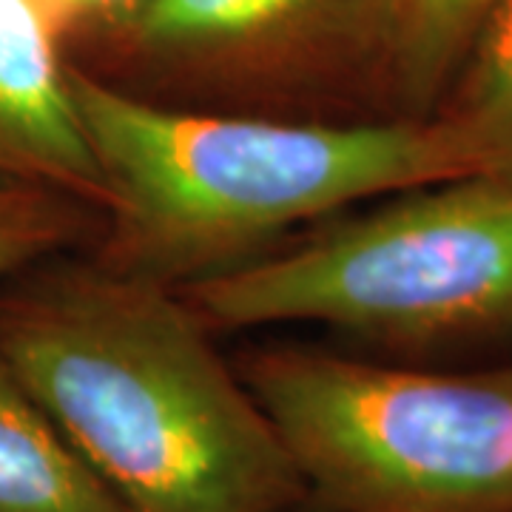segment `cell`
<instances>
[{"mask_svg":"<svg viewBox=\"0 0 512 512\" xmlns=\"http://www.w3.org/2000/svg\"><path fill=\"white\" fill-rule=\"evenodd\" d=\"M89 248L0 282V359L123 512L305 504L288 447L200 313Z\"/></svg>","mask_w":512,"mask_h":512,"instance_id":"cell-1","label":"cell"},{"mask_svg":"<svg viewBox=\"0 0 512 512\" xmlns=\"http://www.w3.org/2000/svg\"><path fill=\"white\" fill-rule=\"evenodd\" d=\"M72 92L109 194L89 251L174 291L271 254L299 228L476 174L436 114L313 120L191 109L123 92L74 63Z\"/></svg>","mask_w":512,"mask_h":512,"instance_id":"cell-2","label":"cell"},{"mask_svg":"<svg viewBox=\"0 0 512 512\" xmlns=\"http://www.w3.org/2000/svg\"><path fill=\"white\" fill-rule=\"evenodd\" d=\"M180 293L211 330L308 322L404 350L512 333V185L390 194Z\"/></svg>","mask_w":512,"mask_h":512,"instance_id":"cell-3","label":"cell"},{"mask_svg":"<svg viewBox=\"0 0 512 512\" xmlns=\"http://www.w3.org/2000/svg\"><path fill=\"white\" fill-rule=\"evenodd\" d=\"M237 370L325 512H512V365L447 373L271 345Z\"/></svg>","mask_w":512,"mask_h":512,"instance_id":"cell-4","label":"cell"},{"mask_svg":"<svg viewBox=\"0 0 512 512\" xmlns=\"http://www.w3.org/2000/svg\"><path fill=\"white\" fill-rule=\"evenodd\" d=\"M89 46L100 60L80 69L160 103L402 117L390 100L384 0H148Z\"/></svg>","mask_w":512,"mask_h":512,"instance_id":"cell-5","label":"cell"},{"mask_svg":"<svg viewBox=\"0 0 512 512\" xmlns=\"http://www.w3.org/2000/svg\"><path fill=\"white\" fill-rule=\"evenodd\" d=\"M0 183L66 194L100 217L109 202L43 0H0Z\"/></svg>","mask_w":512,"mask_h":512,"instance_id":"cell-6","label":"cell"},{"mask_svg":"<svg viewBox=\"0 0 512 512\" xmlns=\"http://www.w3.org/2000/svg\"><path fill=\"white\" fill-rule=\"evenodd\" d=\"M0 512H123L3 359Z\"/></svg>","mask_w":512,"mask_h":512,"instance_id":"cell-7","label":"cell"},{"mask_svg":"<svg viewBox=\"0 0 512 512\" xmlns=\"http://www.w3.org/2000/svg\"><path fill=\"white\" fill-rule=\"evenodd\" d=\"M495 0H384L390 100L402 117H430Z\"/></svg>","mask_w":512,"mask_h":512,"instance_id":"cell-8","label":"cell"},{"mask_svg":"<svg viewBox=\"0 0 512 512\" xmlns=\"http://www.w3.org/2000/svg\"><path fill=\"white\" fill-rule=\"evenodd\" d=\"M481 177L512 185V0H495L439 109Z\"/></svg>","mask_w":512,"mask_h":512,"instance_id":"cell-9","label":"cell"},{"mask_svg":"<svg viewBox=\"0 0 512 512\" xmlns=\"http://www.w3.org/2000/svg\"><path fill=\"white\" fill-rule=\"evenodd\" d=\"M103 217L66 194L0 183V282L49 256L89 248Z\"/></svg>","mask_w":512,"mask_h":512,"instance_id":"cell-10","label":"cell"},{"mask_svg":"<svg viewBox=\"0 0 512 512\" xmlns=\"http://www.w3.org/2000/svg\"><path fill=\"white\" fill-rule=\"evenodd\" d=\"M146 3L148 0H43L69 55L77 46H89L97 37L109 35Z\"/></svg>","mask_w":512,"mask_h":512,"instance_id":"cell-11","label":"cell"}]
</instances>
